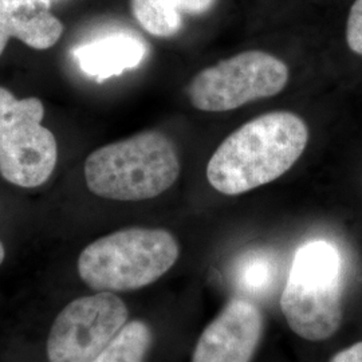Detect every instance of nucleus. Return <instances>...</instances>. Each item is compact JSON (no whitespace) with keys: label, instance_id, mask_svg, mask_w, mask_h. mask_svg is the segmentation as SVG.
Instances as JSON below:
<instances>
[{"label":"nucleus","instance_id":"nucleus-15","mask_svg":"<svg viewBox=\"0 0 362 362\" xmlns=\"http://www.w3.org/2000/svg\"><path fill=\"white\" fill-rule=\"evenodd\" d=\"M330 362H362V341L341 350Z\"/></svg>","mask_w":362,"mask_h":362},{"label":"nucleus","instance_id":"nucleus-8","mask_svg":"<svg viewBox=\"0 0 362 362\" xmlns=\"http://www.w3.org/2000/svg\"><path fill=\"white\" fill-rule=\"evenodd\" d=\"M263 330L258 306L246 298H233L202 333L192 362H251Z\"/></svg>","mask_w":362,"mask_h":362},{"label":"nucleus","instance_id":"nucleus-2","mask_svg":"<svg viewBox=\"0 0 362 362\" xmlns=\"http://www.w3.org/2000/svg\"><path fill=\"white\" fill-rule=\"evenodd\" d=\"M180 170L175 145L155 130L98 148L83 168L91 194L116 202L157 197L176 182Z\"/></svg>","mask_w":362,"mask_h":362},{"label":"nucleus","instance_id":"nucleus-14","mask_svg":"<svg viewBox=\"0 0 362 362\" xmlns=\"http://www.w3.org/2000/svg\"><path fill=\"white\" fill-rule=\"evenodd\" d=\"M346 42L350 50L362 57V0H354L346 23Z\"/></svg>","mask_w":362,"mask_h":362},{"label":"nucleus","instance_id":"nucleus-7","mask_svg":"<svg viewBox=\"0 0 362 362\" xmlns=\"http://www.w3.org/2000/svg\"><path fill=\"white\" fill-rule=\"evenodd\" d=\"M129 321L127 303L113 293L76 298L52 321L47 362H91Z\"/></svg>","mask_w":362,"mask_h":362},{"label":"nucleus","instance_id":"nucleus-17","mask_svg":"<svg viewBox=\"0 0 362 362\" xmlns=\"http://www.w3.org/2000/svg\"><path fill=\"white\" fill-rule=\"evenodd\" d=\"M4 260H6V247H4V245H3L1 240H0V267L3 266Z\"/></svg>","mask_w":362,"mask_h":362},{"label":"nucleus","instance_id":"nucleus-1","mask_svg":"<svg viewBox=\"0 0 362 362\" xmlns=\"http://www.w3.org/2000/svg\"><path fill=\"white\" fill-rule=\"evenodd\" d=\"M309 143V128L291 112H272L235 130L215 151L207 180L227 196L272 182L297 163Z\"/></svg>","mask_w":362,"mask_h":362},{"label":"nucleus","instance_id":"nucleus-16","mask_svg":"<svg viewBox=\"0 0 362 362\" xmlns=\"http://www.w3.org/2000/svg\"><path fill=\"white\" fill-rule=\"evenodd\" d=\"M11 38H13L11 28L8 25V19H7V15H6L3 1L0 0V55L3 54L4 49L7 47L8 40Z\"/></svg>","mask_w":362,"mask_h":362},{"label":"nucleus","instance_id":"nucleus-4","mask_svg":"<svg viewBox=\"0 0 362 362\" xmlns=\"http://www.w3.org/2000/svg\"><path fill=\"white\" fill-rule=\"evenodd\" d=\"M287 325L308 341H325L342 322L341 258L336 247L314 240L298 248L281 296Z\"/></svg>","mask_w":362,"mask_h":362},{"label":"nucleus","instance_id":"nucleus-13","mask_svg":"<svg viewBox=\"0 0 362 362\" xmlns=\"http://www.w3.org/2000/svg\"><path fill=\"white\" fill-rule=\"evenodd\" d=\"M233 279L236 288L247 296L266 297L270 294L275 279L274 262L264 254H250L236 266Z\"/></svg>","mask_w":362,"mask_h":362},{"label":"nucleus","instance_id":"nucleus-9","mask_svg":"<svg viewBox=\"0 0 362 362\" xmlns=\"http://www.w3.org/2000/svg\"><path fill=\"white\" fill-rule=\"evenodd\" d=\"M146 47L141 39L129 34H112L78 46L73 50L81 70L103 82L141 64Z\"/></svg>","mask_w":362,"mask_h":362},{"label":"nucleus","instance_id":"nucleus-3","mask_svg":"<svg viewBox=\"0 0 362 362\" xmlns=\"http://www.w3.org/2000/svg\"><path fill=\"white\" fill-rule=\"evenodd\" d=\"M179 255V243L167 230L130 227L85 247L78 257V276L94 293H128L155 284Z\"/></svg>","mask_w":362,"mask_h":362},{"label":"nucleus","instance_id":"nucleus-6","mask_svg":"<svg viewBox=\"0 0 362 362\" xmlns=\"http://www.w3.org/2000/svg\"><path fill=\"white\" fill-rule=\"evenodd\" d=\"M288 78V67L282 59L250 50L202 70L189 82L187 95L197 110L223 113L279 94Z\"/></svg>","mask_w":362,"mask_h":362},{"label":"nucleus","instance_id":"nucleus-10","mask_svg":"<svg viewBox=\"0 0 362 362\" xmlns=\"http://www.w3.org/2000/svg\"><path fill=\"white\" fill-rule=\"evenodd\" d=\"M13 38L35 50H47L64 34L62 22L50 11L52 0H1Z\"/></svg>","mask_w":362,"mask_h":362},{"label":"nucleus","instance_id":"nucleus-11","mask_svg":"<svg viewBox=\"0 0 362 362\" xmlns=\"http://www.w3.org/2000/svg\"><path fill=\"white\" fill-rule=\"evenodd\" d=\"M218 0H130L134 19L157 38L175 37L182 28L184 16L209 13Z\"/></svg>","mask_w":362,"mask_h":362},{"label":"nucleus","instance_id":"nucleus-5","mask_svg":"<svg viewBox=\"0 0 362 362\" xmlns=\"http://www.w3.org/2000/svg\"><path fill=\"white\" fill-rule=\"evenodd\" d=\"M43 117L40 100H18L0 86V175L16 187H40L57 165V140L42 125Z\"/></svg>","mask_w":362,"mask_h":362},{"label":"nucleus","instance_id":"nucleus-12","mask_svg":"<svg viewBox=\"0 0 362 362\" xmlns=\"http://www.w3.org/2000/svg\"><path fill=\"white\" fill-rule=\"evenodd\" d=\"M152 344L149 325L141 320L128 321L91 362H144Z\"/></svg>","mask_w":362,"mask_h":362}]
</instances>
